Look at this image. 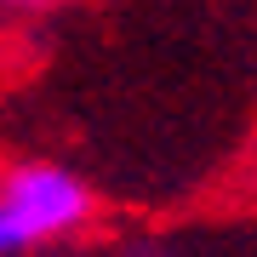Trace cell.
Returning <instances> with one entry per match:
<instances>
[{
	"mask_svg": "<svg viewBox=\"0 0 257 257\" xmlns=\"http://www.w3.org/2000/svg\"><path fill=\"white\" fill-rule=\"evenodd\" d=\"M92 189L57 160L0 166V257H29L92 223Z\"/></svg>",
	"mask_w": 257,
	"mask_h": 257,
	"instance_id": "6da1fadb",
	"label": "cell"
},
{
	"mask_svg": "<svg viewBox=\"0 0 257 257\" xmlns=\"http://www.w3.org/2000/svg\"><path fill=\"white\" fill-rule=\"evenodd\" d=\"M6 12H46V6H57V0H0Z\"/></svg>",
	"mask_w": 257,
	"mask_h": 257,
	"instance_id": "7a4b0ae2",
	"label": "cell"
}]
</instances>
